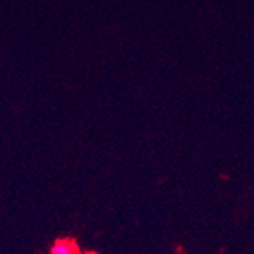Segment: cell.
Wrapping results in <instances>:
<instances>
[{
	"mask_svg": "<svg viewBox=\"0 0 254 254\" xmlns=\"http://www.w3.org/2000/svg\"><path fill=\"white\" fill-rule=\"evenodd\" d=\"M51 254H81L78 245L70 239H58L51 247Z\"/></svg>",
	"mask_w": 254,
	"mask_h": 254,
	"instance_id": "cell-1",
	"label": "cell"
}]
</instances>
